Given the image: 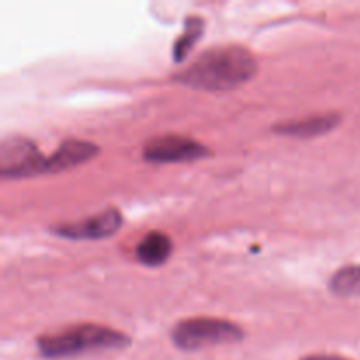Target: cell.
Wrapping results in <instances>:
<instances>
[{"mask_svg": "<svg viewBox=\"0 0 360 360\" xmlns=\"http://www.w3.org/2000/svg\"><path fill=\"white\" fill-rule=\"evenodd\" d=\"M257 60L243 46H217L206 49L192 65L174 76L185 86L207 91H225L241 86L257 72Z\"/></svg>", "mask_w": 360, "mask_h": 360, "instance_id": "6da1fadb", "label": "cell"}, {"mask_svg": "<svg viewBox=\"0 0 360 360\" xmlns=\"http://www.w3.org/2000/svg\"><path fill=\"white\" fill-rule=\"evenodd\" d=\"M35 345L41 357L55 360L77 357L90 352L123 350L130 345V338L111 327L79 323L51 334H42Z\"/></svg>", "mask_w": 360, "mask_h": 360, "instance_id": "7a4b0ae2", "label": "cell"}, {"mask_svg": "<svg viewBox=\"0 0 360 360\" xmlns=\"http://www.w3.org/2000/svg\"><path fill=\"white\" fill-rule=\"evenodd\" d=\"M245 330L238 323L214 316H193L181 320L171 330V340L179 350L193 352L217 345L243 341Z\"/></svg>", "mask_w": 360, "mask_h": 360, "instance_id": "3957f363", "label": "cell"}, {"mask_svg": "<svg viewBox=\"0 0 360 360\" xmlns=\"http://www.w3.org/2000/svg\"><path fill=\"white\" fill-rule=\"evenodd\" d=\"M46 160L48 157L27 137L11 136L2 139L0 144V176L4 179L46 174Z\"/></svg>", "mask_w": 360, "mask_h": 360, "instance_id": "277c9868", "label": "cell"}, {"mask_svg": "<svg viewBox=\"0 0 360 360\" xmlns=\"http://www.w3.org/2000/svg\"><path fill=\"white\" fill-rule=\"evenodd\" d=\"M213 151L192 137L179 134H165L148 141L143 146V158L153 164H176V162L202 160Z\"/></svg>", "mask_w": 360, "mask_h": 360, "instance_id": "5b68a950", "label": "cell"}, {"mask_svg": "<svg viewBox=\"0 0 360 360\" xmlns=\"http://www.w3.org/2000/svg\"><path fill=\"white\" fill-rule=\"evenodd\" d=\"M122 213L116 207H109V210H104L102 213L84 218L81 221L62 224L58 227H53L51 232L60 236V238L74 239V241H81V239H104L116 234L120 227H122Z\"/></svg>", "mask_w": 360, "mask_h": 360, "instance_id": "8992f818", "label": "cell"}, {"mask_svg": "<svg viewBox=\"0 0 360 360\" xmlns=\"http://www.w3.org/2000/svg\"><path fill=\"white\" fill-rule=\"evenodd\" d=\"M341 123V115L336 111L323 112V115L304 116L299 120H285L273 125V132L280 136L301 137V139H311V137L323 136L330 130L336 129Z\"/></svg>", "mask_w": 360, "mask_h": 360, "instance_id": "52a82bcc", "label": "cell"}, {"mask_svg": "<svg viewBox=\"0 0 360 360\" xmlns=\"http://www.w3.org/2000/svg\"><path fill=\"white\" fill-rule=\"evenodd\" d=\"M101 148L90 141L83 139H65L58 146V150L53 155H49L46 160V174L48 172H62L67 169H72L76 165L84 164L97 157Z\"/></svg>", "mask_w": 360, "mask_h": 360, "instance_id": "ba28073f", "label": "cell"}, {"mask_svg": "<svg viewBox=\"0 0 360 360\" xmlns=\"http://www.w3.org/2000/svg\"><path fill=\"white\" fill-rule=\"evenodd\" d=\"M172 253V241L167 234L160 231H151L141 239L136 248L137 260L144 266L158 267L167 262Z\"/></svg>", "mask_w": 360, "mask_h": 360, "instance_id": "9c48e42d", "label": "cell"}, {"mask_svg": "<svg viewBox=\"0 0 360 360\" xmlns=\"http://www.w3.org/2000/svg\"><path fill=\"white\" fill-rule=\"evenodd\" d=\"M204 34V20L200 16H188L185 20V28H183V34L176 39L174 48H172V56H174V62L179 63L186 58L190 51L193 49V46L197 44L200 37Z\"/></svg>", "mask_w": 360, "mask_h": 360, "instance_id": "30bf717a", "label": "cell"}, {"mask_svg": "<svg viewBox=\"0 0 360 360\" xmlns=\"http://www.w3.org/2000/svg\"><path fill=\"white\" fill-rule=\"evenodd\" d=\"M329 288L338 297H360V266H345L336 271Z\"/></svg>", "mask_w": 360, "mask_h": 360, "instance_id": "8fae6325", "label": "cell"}, {"mask_svg": "<svg viewBox=\"0 0 360 360\" xmlns=\"http://www.w3.org/2000/svg\"><path fill=\"white\" fill-rule=\"evenodd\" d=\"M301 360H350L340 357V355H329V354H316V355H306Z\"/></svg>", "mask_w": 360, "mask_h": 360, "instance_id": "7c38bea8", "label": "cell"}]
</instances>
